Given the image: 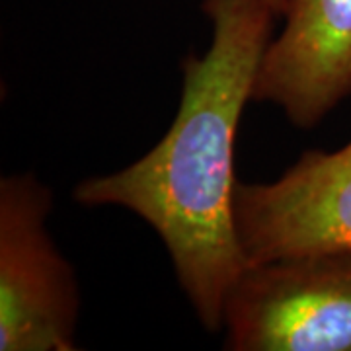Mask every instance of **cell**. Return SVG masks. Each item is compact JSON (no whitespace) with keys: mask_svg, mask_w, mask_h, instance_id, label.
Returning a JSON list of instances; mask_svg holds the SVG:
<instances>
[{"mask_svg":"<svg viewBox=\"0 0 351 351\" xmlns=\"http://www.w3.org/2000/svg\"><path fill=\"white\" fill-rule=\"evenodd\" d=\"M267 2L276 8V12L279 14V16H283L289 6V0H267Z\"/></svg>","mask_w":351,"mask_h":351,"instance_id":"6","label":"cell"},{"mask_svg":"<svg viewBox=\"0 0 351 351\" xmlns=\"http://www.w3.org/2000/svg\"><path fill=\"white\" fill-rule=\"evenodd\" d=\"M51 189L34 174L0 180V351H75L80 295L47 232Z\"/></svg>","mask_w":351,"mask_h":351,"instance_id":"3","label":"cell"},{"mask_svg":"<svg viewBox=\"0 0 351 351\" xmlns=\"http://www.w3.org/2000/svg\"><path fill=\"white\" fill-rule=\"evenodd\" d=\"M223 328L228 351H351V252L248 263Z\"/></svg>","mask_w":351,"mask_h":351,"instance_id":"2","label":"cell"},{"mask_svg":"<svg viewBox=\"0 0 351 351\" xmlns=\"http://www.w3.org/2000/svg\"><path fill=\"white\" fill-rule=\"evenodd\" d=\"M246 263L351 252V143L308 151L269 184L234 188Z\"/></svg>","mask_w":351,"mask_h":351,"instance_id":"4","label":"cell"},{"mask_svg":"<svg viewBox=\"0 0 351 351\" xmlns=\"http://www.w3.org/2000/svg\"><path fill=\"white\" fill-rule=\"evenodd\" d=\"M211 45L184 63L182 100L158 145L119 172L75 188L86 207L115 205L162 240L180 287L207 332L248 265L234 219V141L279 18L267 0H203Z\"/></svg>","mask_w":351,"mask_h":351,"instance_id":"1","label":"cell"},{"mask_svg":"<svg viewBox=\"0 0 351 351\" xmlns=\"http://www.w3.org/2000/svg\"><path fill=\"white\" fill-rule=\"evenodd\" d=\"M283 18L252 101L276 104L293 125L313 129L351 94V0H289Z\"/></svg>","mask_w":351,"mask_h":351,"instance_id":"5","label":"cell"}]
</instances>
